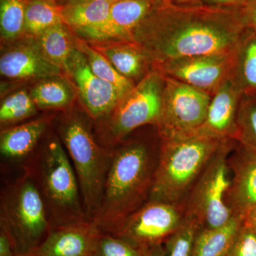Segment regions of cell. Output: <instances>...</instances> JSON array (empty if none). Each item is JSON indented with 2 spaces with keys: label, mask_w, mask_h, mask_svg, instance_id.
Segmentation results:
<instances>
[{
  "label": "cell",
  "mask_w": 256,
  "mask_h": 256,
  "mask_svg": "<svg viewBox=\"0 0 256 256\" xmlns=\"http://www.w3.org/2000/svg\"><path fill=\"white\" fill-rule=\"evenodd\" d=\"M248 28L240 9L162 2L134 31L153 69L172 60L233 52Z\"/></svg>",
  "instance_id": "6da1fadb"
},
{
  "label": "cell",
  "mask_w": 256,
  "mask_h": 256,
  "mask_svg": "<svg viewBox=\"0 0 256 256\" xmlns=\"http://www.w3.org/2000/svg\"><path fill=\"white\" fill-rule=\"evenodd\" d=\"M141 128L111 152L100 204L92 220L101 233L114 234L150 198L159 162L160 138L156 126L148 133L140 132Z\"/></svg>",
  "instance_id": "7a4b0ae2"
},
{
  "label": "cell",
  "mask_w": 256,
  "mask_h": 256,
  "mask_svg": "<svg viewBox=\"0 0 256 256\" xmlns=\"http://www.w3.org/2000/svg\"><path fill=\"white\" fill-rule=\"evenodd\" d=\"M20 169L41 194L50 228L90 222L75 170L57 134L50 133L42 140Z\"/></svg>",
  "instance_id": "3957f363"
},
{
  "label": "cell",
  "mask_w": 256,
  "mask_h": 256,
  "mask_svg": "<svg viewBox=\"0 0 256 256\" xmlns=\"http://www.w3.org/2000/svg\"><path fill=\"white\" fill-rule=\"evenodd\" d=\"M160 138L159 162L150 200L182 206L210 160L232 139L210 137L197 131Z\"/></svg>",
  "instance_id": "277c9868"
},
{
  "label": "cell",
  "mask_w": 256,
  "mask_h": 256,
  "mask_svg": "<svg viewBox=\"0 0 256 256\" xmlns=\"http://www.w3.org/2000/svg\"><path fill=\"white\" fill-rule=\"evenodd\" d=\"M62 120L57 136L75 170L88 220L92 222L100 204L112 150L99 144L90 122L78 112H68Z\"/></svg>",
  "instance_id": "5b68a950"
},
{
  "label": "cell",
  "mask_w": 256,
  "mask_h": 256,
  "mask_svg": "<svg viewBox=\"0 0 256 256\" xmlns=\"http://www.w3.org/2000/svg\"><path fill=\"white\" fill-rule=\"evenodd\" d=\"M2 188L0 230L9 237L16 256L30 254L50 230L44 202L36 185L22 170Z\"/></svg>",
  "instance_id": "8992f818"
},
{
  "label": "cell",
  "mask_w": 256,
  "mask_h": 256,
  "mask_svg": "<svg viewBox=\"0 0 256 256\" xmlns=\"http://www.w3.org/2000/svg\"><path fill=\"white\" fill-rule=\"evenodd\" d=\"M164 86V76L153 69L121 98L110 112L94 120V134L99 144L112 150L124 138L140 128L158 126Z\"/></svg>",
  "instance_id": "52a82bcc"
},
{
  "label": "cell",
  "mask_w": 256,
  "mask_h": 256,
  "mask_svg": "<svg viewBox=\"0 0 256 256\" xmlns=\"http://www.w3.org/2000/svg\"><path fill=\"white\" fill-rule=\"evenodd\" d=\"M236 142L228 140L224 143L183 203L184 217L194 220L200 229L222 226L233 216L225 197L232 178L228 156Z\"/></svg>",
  "instance_id": "ba28073f"
},
{
  "label": "cell",
  "mask_w": 256,
  "mask_h": 256,
  "mask_svg": "<svg viewBox=\"0 0 256 256\" xmlns=\"http://www.w3.org/2000/svg\"><path fill=\"white\" fill-rule=\"evenodd\" d=\"M184 220L182 206L149 200L129 216L112 235L124 239L143 252L162 245Z\"/></svg>",
  "instance_id": "9c48e42d"
},
{
  "label": "cell",
  "mask_w": 256,
  "mask_h": 256,
  "mask_svg": "<svg viewBox=\"0 0 256 256\" xmlns=\"http://www.w3.org/2000/svg\"><path fill=\"white\" fill-rule=\"evenodd\" d=\"M164 76V75H163ZM164 76L160 136L196 131L206 118L212 96L176 79Z\"/></svg>",
  "instance_id": "30bf717a"
},
{
  "label": "cell",
  "mask_w": 256,
  "mask_h": 256,
  "mask_svg": "<svg viewBox=\"0 0 256 256\" xmlns=\"http://www.w3.org/2000/svg\"><path fill=\"white\" fill-rule=\"evenodd\" d=\"M234 53L198 56L172 60L156 70L165 76L184 82L212 96L226 80L233 67Z\"/></svg>",
  "instance_id": "8fae6325"
},
{
  "label": "cell",
  "mask_w": 256,
  "mask_h": 256,
  "mask_svg": "<svg viewBox=\"0 0 256 256\" xmlns=\"http://www.w3.org/2000/svg\"><path fill=\"white\" fill-rule=\"evenodd\" d=\"M64 69L73 80L82 105L92 120L110 112L120 99L112 85L92 72L86 57L77 47Z\"/></svg>",
  "instance_id": "7c38bea8"
},
{
  "label": "cell",
  "mask_w": 256,
  "mask_h": 256,
  "mask_svg": "<svg viewBox=\"0 0 256 256\" xmlns=\"http://www.w3.org/2000/svg\"><path fill=\"white\" fill-rule=\"evenodd\" d=\"M230 186L225 202L232 214L244 215L256 206V151L236 142L228 156Z\"/></svg>",
  "instance_id": "4fadbf2b"
},
{
  "label": "cell",
  "mask_w": 256,
  "mask_h": 256,
  "mask_svg": "<svg viewBox=\"0 0 256 256\" xmlns=\"http://www.w3.org/2000/svg\"><path fill=\"white\" fill-rule=\"evenodd\" d=\"M99 233L92 222L50 228L41 244L24 256H94Z\"/></svg>",
  "instance_id": "5bb4252c"
},
{
  "label": "cell",
  "mask_w": 256,
  "mask_h": 256,
  "mask_svg": "<svg viewBox=\"0 0 256 256\" xmlns=\"http://www.w3.org/2000/svg\"><path fill=\"white\" fill-rule=\"evenodd\" d=\"M4 52L0 58V73L12 79L57 76L62 68L45 56L34 37Z\"/></svg>",
  "instance_id": "9a60e30c"
},
{
  "label": "cell",
  "mask_w": 256,
  "mask_h": 256,
  "mask_svg": "<svg viewBox=\"0 0 256 256\" xmlns=\"http://www.w3.org/2000/svg\"><path fill=\"white\" fill-rule=\"evenodd\" d=\"M162 0H117L111 5L105 24L90 40L112 42H134V31Z\"/></svg>",
  "instance_id": "2e32d148"
},
{
  "label": "cell",
  "mask_w": 256,
  "mask_h": 256,
  "mask_svg": "<svg viewBox=\"0 0 256 256\" xmlns=\"http://www.w3.org/2000/svg\"><path fill=\"white\" fill-rule=\"evenodd\" d=\"M242 94L229 78L212 96L206 118L196 131L218 139L235 140L236 120Z\"/></svg>",
  "instance_id": "e0dca14e"
},
{
  "label": "cell",
  "mask_w": 256,
  "mask_h": 256,
  "mask_svg": "<svg viewBox=\"0 0 256 256\" xmlns=\"http://www.w3.org/2000/svg\"><path fill=\"white\" fill-rule=\"evenodd\" d=\"M52 121V118L42 117L3 129L0 136V152L4 161L21 168L46 134Z\"/></svg>",
  "instance_id": "ac0fdd59"
},
{
  "label": "cell",
  "mask_w": 256,
  "mask_h": 256,
  "mask_svg": "<svg viewBox=\"0 0 256 256\" xmlns=\"http://www.w3.org/2000/svg\"><path fill=\"white\" fill-rule=\"evenodd\" d=\"M98 50L114 68L126 78L138 84L153 70L148 53L136 42H112L97 46Z\"/></svg>",
  "instance_id": "d6986e66"
},
{
  "label": "cell",
  "mask_w": 256,
  "mask_h": 256,
  "mask_svg": "<svg viewBox=\"0 0 256 256\" xmlns=\"http://www.w3.org/2000/svg\"><path fill=\"white\" fill-rule=\"evenodd\" d=\"M114 2L92 1L62 6V21L72 32L90 40L107 22Z\"/></svg>",
  "instance_id": "ffe728a7"
},
{
  "label": "cell",
  "mask_w": 256,
  "mask_h": 256,
  "mask_svg": "<svg viewBox=\"0 0 256 256\" xmlns=\"http://www.w3.org/2000/svg\"><path fill=\"white\" fill-rule=\"evenodd\" d=\"M230 78L242 96L256 97V32L248 28L234 50Z\"/></svg>",
  "instance_id": "44dd1931"
},
{
  "label": "cell",
  "mask_w": 256,
  "mask_h": 256,
  "mask_svg": "<svg viewBox=\"0 0 256 256\" xmlns=\"http://www.w3.org/2000/svg\"><path fill=\"white\" fill-rule=\"evenodd\" d=\"M244 224L242 216L233 215L222 226L200 229L191 256H226Z\"/></svg>",
  "instance_id": "7402d4cb"
},
{
  "label": "cell",
  "mask_w": 256,
  "mask_h": 256,
  "mask_svg": "<svg viewBox=\"0 0 256 256\" xmlns=\"http://www.w3.org/2000/svg\"><path fill=\"white\" fill-rule=\"evenodd\" d=\"M72 30L64 22L56 24L34 37L44 54L50 62L64 68L76 48Z\"/></svg>",
  "instance_id": "603a6c76"
},
{
  "label": "cell",
  "mask_w": 256,
  "mask_h": 256,
  "mask_svg": "<svg viewBox=\"0 0 256 256\" xmlns=\"http://www.w3.org/2000/svg\"><path fill=\"white\" fill-rule=\"evenodd\" d=\"M60 22H63L62 6L56 0H26L24 23L26 36H36Z\"/></svg>",
  "instance_id": "cb8c5ba5"
},
{
  "label": "cell",
  "mask_w": 256,
  "mask_h": 256,
  "mask_svg": "<svg viewBox=\"0 0 256 256\" xmlns=\"http://www.w3.org/2000/svg\"><path fill=\"white\" fill-rule=\"evenodd\" d=\"M76 47L86 57L92 72L98 77L112 85L118 92L120 98L136 85L132 80L121 75L110 62L95 48L78 40H76Z\"/></svg>",
  "instance_id": "d4e9b609"
},
{
  "label": "cell",
  "mask_w": 256,
  "mask_h": 256,
  "mask_svg": "<svg viewBox=\"0 0 256 256\" xmlns=\"http://www.w3.org/2000/svg\"><path fill=\"white\" fill-rule=\"evenodd\" d=\"M57 76L44 78L32 88L30 94L37 108L60 109L73 100V92L68 84Z\"/></svg>",
  "instance_id": "484cf974"
},
{
  "label": "cell",
  "mask_w": 256,
  "mask_h": 256,
  "mask_svg": "<svg viewBox=\"0 0 256 256\" xmlns=\"http://www.w3.org/2000/svg\"><path fill=\"white\" fill-rule=\"evenodd\" d=\"M37 106L31 96L25 90L14 92L5 98L0 107V122L4 128L33 117Z\"/></svg>",
  "instance_id": "4316f807"
},
{
  "label": "cell",
  "mask_w": 256,
  "mask_h": 256,
  "mask_svg": "<svg viewBox=\"0 0 256 256\" xmlns=\"http://www.w3.org/2000/svg\"><path fill=\"white\" fill-rule=\"evenodd\" d=\"M26 0H0V31L6 41L24 34Z\"/></svg>",
  "instance_id": "83f0119b"
},
{
  "label": "cell",
  "mask_w": 256,
  "mask_h": 256,
  "mask_svg": "<svg viewBox=\"0 0 256 256\" xmlns=\"http://www.w3.org/2000/svg\"><path fill=\"white\" fill-rule=\"evenodd\" d=\"M235 140L256 151V97L242 96L240 99Z\"/></svg>",
  "instance_id": "f1b7e54d"
},
{
  "label": "cell",
  "mask_w": 256,
  "mask_h": 256,
  "mask_svg": "<svg viewBox=\"0 0 256 256\" xmlns=\"http://www.w3.org/2000/svg\"><path fill=\"white\" fill-rule=\"evenodd\" d=\"M200 229L194 220L184 217L180 228L162 244L163 256H191Z\"/></svg>",
  "instance_id": "f546056e"
},
{
  "label": "cell",
  "mask_w": 256,
  "mask_h": 256,
  "mask_svg": "<svg viewBox=\"0 0 256 256\" xmlns=\"http://www.w3.org/2000/svg\"><path fill=\"white\" fill-rule=\"evenodd\" d=\"M94 256H142V252L124 239L100 232Z\"/></svg>",
  "instance_id": "4dcf8cb0"
},
{
  "label": "cell",
  "mask_w": 256,
  "mask_h": 256,
  "mask_svg": "<svg viewBox=\"0 0 256 256\" xmlns=\"http://www.w3.org/2000/svg\"><path fill=\"white\" fill-rule=\"evenodd\" d=\"M226 256H256V232L242 224Z\"/></svg>",
  "instance_id": "1f68e13d"
},
{
  "label": "cell",
  "mask_w": 256,
  "mask_h": 256,
  "mask_svg": "<svg viewBox=\"0 0 256 256\" xmlns=\"http://www.w3.org/2000/svg\"><path fill=\"white\" fill-rule=\"evenodd\" d=\"M240 10L246 28L256 32V0H252Z\"/></svg>",
  "instance_id": "d6a6232c"
},
{
  "label": "cell",
  "mask_w": 256,
  "mask_h": 256,
  "mask_svg": "<svg viewBox=\"0 0 256 256\" xmlns=\"http://www.w3.org/2000/svg\"><path fill=\"white\" fill-rule=\"evenodd\" d=\"M252 0H204V4L218 8L242 9Z\"/></svg>",
  "instance_id": "836d02e7"
},
{
  "label": "cell",
  "mask_w": 256,
  "mask_h": 256,
  "mask_svg": "<svg viewBox=\"0 0 256 256\" xmlns=\"http://www.w3.org/2000/svg\"><path fill=\"white\" fill-rule=\"evenodd\" d=\"M0 256H16L8 236L0 230Z\"/></svg>",
  "instance_id": "e575fe53"
},
{
  "label": "cell",
  "mask_w": 256,
  "mask_h": 256,
  "mask_svg": "<svg viewBox=\"0 0 256 256\" xmlns=\"http://www.w3.org/2000/svg\"><path fill=\"white\" fill-rule=\"evenodd\" d=\"M242 218L244 224L256 232V206L248 210Z\"/></svg>",
  "instance_id": "d590c367"
},
{
  "label": "cell",
  "mask_w": 256,
  "mask_h": 256,
  "mask_svg": "<svg viewBox=\"0 0 256 256\" xmlns=\"http://www.w3.org/2000/svg\"><path fill=\"white\" fill-rule=\"evenodd\" d=\"M162 1L178 5H200L204 4V0H162Z\"/></svg>",
  "instance_id": "8d00e7d4"
},
{
  "label": "cell",
  "mask_w": 256,
  "mask_h": 256,
  "mask_svg": "<svg viewBox=\"0 0 256 256\" xmlns=\"http://www.w3.org/2000/svg\"><path fill=\"white\" fill-rule=\"evenodd\" d=\"M142 256H163L162 245L158 246L143 252Z\"/></svg>",
  "instance_id": "74e56055"
},
{
  "label": "cell",
  "mask_w": 256,
  "mask_h": 256,
  "mask_svg": "<svg viewBox=\"0 0 256 256\" xmlns=\"http://www.w3.org/2000/svg\"><path fill=\"white\" fill-rule=\"evenodd\" d=\"M60 6H64V5L74 4V3L84 2H92V1H107L114 2L117 0H56Z\"/></svg>",
  "instance_id": "f35d334b"
}]
</instances>
